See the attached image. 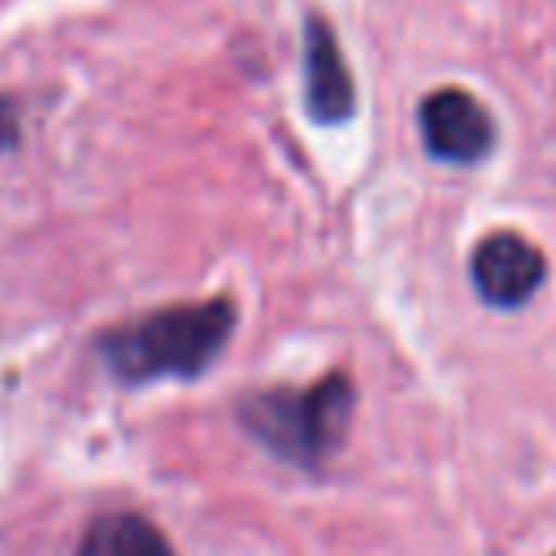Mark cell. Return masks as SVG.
<instances>
[{
    "label": "cell",
    "instance_id": "3",
    "mask_svg": "<svg viewBox=\"0 0 556 556\" xmlns=\"http://www.w3.org/2000/svg\"><path fill=\"white\" fill-rule=\"evenodd\" d=\"M421 122V143L434 161L447 165H473L495 148V122L482 109L478 96L460 91V87H439L421 100L417 109Z\"/></svg>",
    "mask_w": 556,
    "mask_h": 556
},
{
    "label": "cell",
    "instance_id": "5",
    "mask_svg": "<svg viewBox=\"0 0 556 556\" xmlns=\"http://www.w3.org/2000/svg\"><path fill=\"white\" fill-rule=\"evenodd\" d=\"M304 104L313 122H326V126L348 122L356 109V87L343 65L339 39L321 17L304 22Z\"/></svg>",
    "mask_w": 556,
    "mask_h": 556
},
{
    "label": "cell",
    "instance_id": "7",
    "mask_svg": "<svg viewBox=\"0 0 556 556\" xmlns=\"http://www.w3.org/2000/svg\"><path fill=\"white\" fill-rule=\"evenodd\" d=\"M17 143V104L9 96H0V148Z\"/></svg>",
    "mask_w": 556,
    "mask_h": 556
},
{
    "label": "cell",
    "instance_id": "1",
    "mask_svg": "<svg viewBox=\"0 0 556 556\" xmlns=\"http://www.w3.org/2000/svg\"><path fill=\"white\" fill-rule=\"evenodd\" d=\"M235 330L230 300L156 308L143 321H126L100 339V361L122 382L152 378H200Z\"/></svg>",
    "mask_w": 556,
    "mask_h": 556
},
{
    "label": "cell",
    "instance_id": "6",
    "mask_svg": "<svg viewBox=\"0 0 556 556\" xmlns=\"http://www.w3.org/2000/svg\"><path fill=\"white\" fill-rule=\"evenodd\" d=\"M78 556H174V547L152 521L135 513H113L91 521V530L78 543Z\"/></svg>",
    "mask_w": 556,
    "mask_h": 556
},
{
    "label": "cell",
    "instance_id": "4",
    "mask_svg": "<svg viewBox=\"0 0 556 556\" xmlns=\"http://www.w3.org/2000/svg\"><path fill=\"white\" fill-rule=\"evenodd\" d=\"M543 274H547V261L543 252L517 235V230H495L486 235L473 256H469V278H473V291L491 304V308H521L539 287H543Z\"/></svg>",
    "mask_w": 556,
    "mask_h": 556
},
{
    "label": "cell",
    "instance_id": "2",
    "mask_svg": "<svg viewBox=\"0 0 556 556\" xmlns=\"http://www.w3.org/2000/svg\"><path fill=\"white\" fill-rule=\"evenodd\" d=\"M352 382L343 374L321 378L304 391H261L239 408V421L256 443L291 465H321L348 434Z\"/></svg>",
    "mask_w": 556,
    "mask_h": 556
}]
</instances>
